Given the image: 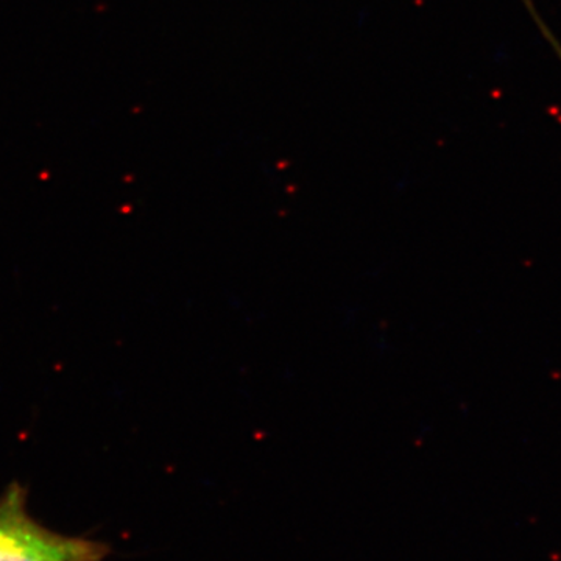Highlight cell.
I'll return each mask as SVG.
<instances>
[{"mask_svg": "<svg viewBox=\"0 0 561 561\" xmlns=\"http://www.w3.org/2000/svg\"><path fill=\"white\" fill-rule=\"evenodd\" d=\"M108 553L101 541L68 537L35 522L20 483L0 496V561H103Z\"/></svg>", "mask_w": 561, "mask_h": 561, "instance_id": "1", "label": "cell"}, {"mask_svg": "<svg viewBox=\"0 0 561 561\" xmlns=\"http://www.w3.org/2000/svg\"><path fill=\"white\" fill-rule=\"evenodd\" d=\"M524 7H526L527 11H529L531 20H534L535 24H537L538 31L541 32L542 38L548 41L549 46L552 47V50L556 51L557 57L561 60V43L553 35L551 27L546 24V21L542 20L541 14L538 13L537 5H535V0H522Z\"/></svg>", "mask_w": 561, "mask_h": 561, "instance_id": "2", "label": "cell"}]
</instances>
